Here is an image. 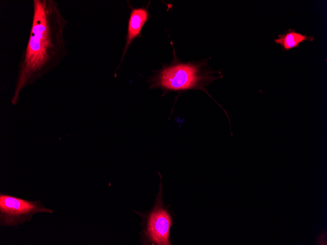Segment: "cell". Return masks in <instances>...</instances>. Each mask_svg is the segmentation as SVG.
I'll return each instance as SVG.
<instances>
[{"mask_svg":"<svg viewBox=\"0 0 327 245\" xmlns=\"http://www.w3.org/2000/svg\"><path fill=\"white\" fill-rule=\"evenodd\" d=\"M214 79L211 76L202 74L194 66L181 64L163 70L159 76V84L171 90L203 89L204 84Z\"/></svg>","mask_w":327,"mask_h":245,"instance_id":"obj_3","label":"cell"},{"mask_svg":"<svg viewBox=\"0 0 327 245\" xmlns=\"http://www.w3.org/2000/svg\"><path fill=\"white\" fill-rule=\"evenodd\" d=\"M67 21L53 0H33L31 30L19 65L11 102L21 91L58 66L68 53L64 32Z\"/></svg>","mask_w":327,"mask_h":245,"instance_id":"obj_1","label":"cell"},{"mask_svg":"<svg viewBox=\"0 0 327 245\" xmlns=\"http://www.w3.org/2000/svg\"><path fill=\"white\" fill-rule=\"evenodd\" d=\"M52 213L51 209L43 206L40 201L28 200L8 194H0V224L17 226L30 221L39 213Z\"/></svg>","mask_w":327,"mask_h":245,"instance_id":"obj_2","label":"cell"},{"mask_svg":"<svg viewBox=\"0 0 327 245\" xmlns=\"http://www.w3.org/2000/svg\"><path fill=\"white\" fill-rule=\"evenodd\" d=\"M171 225V218L165 210H155L149 219L148 233L149 237L158 245H169L168 236Z\"/></svg>","mask_w":327,"mask_h":245,"instance_id":"obj_4","label":"cell"},{"mask_svg":"<svg viewBox=\"0 0 327 245\" xmlns=\"http://www.w3.org/2000/svg\"><path fill=\"white\" fill-rule=\"evenodd\" d=\"M314 36H307L305 34L296 32L294 29H289L283 34H280L278 39H274V42L281 46L282 50L288 51L299 47L300 44L305 41L312 42Z\"/></svg>","mask_w":327,"mask_h":245,"instance_id":"obj_6","label":"cell"},{"mask_svg":"<svg viewBox=\"0 0 327 245\" xmlns=\"http://www.w3.org/2000/svg\"><path fill=\"white\" fill-rule=\"evenodd\" d=\"M147 18V12L144 9H134L131 12L129 21L127 41L123 56L132 41L140 34Z\"/></svg>","mask_w":327,"mask_h":245,"instance_id":"obj_5","label":"cell"}]
</instances>
